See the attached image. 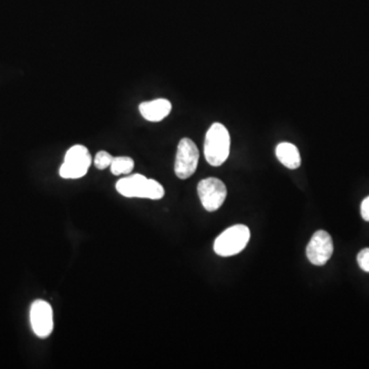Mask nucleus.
Here are the masks:
<instances>
[{"instance_id": "nucleus-13", "label": "nucleus", "mask_w": 369, "mask_h": 369, "mask_svg": "<svg viewBox=\"0 0 369 369\" xmlns=\"http://www.w3.org/2000/svg\"><path fill=\"white\" fill-rule=\"evenodd\" d=\"M357 262L364 272L369 273V248H364L358 254Z\"/></svg>"}, {"instance_id": "nucleus-7", "label": "nucleus", "mask_w": 369, "mask_h": 369, "mask_svg": "<svg viewBox=\"0 0 369 369\" xmlns=\"http://www.w3.org/2000/svg\"><path fill=\"white\" fill-rule=\"evenodd\" d=\"M31 328L40 339H46L54 330V312L46 301L36 300L30 309Z\"/></svg>"}, {"instance_id": "nucleus-2", "label": "nucleus", "mask_w": 369, "mask_h": 369, "mask_svg": "<svg viewBox=\"0 0 369 369\" xmlns=\"http://www.w3.org/2000/svg\"><path fill=\"white\" fill-rule=\"evenodd\" d=\"M231 138L228 129L222 123L211 124L205 140V156L211 167H220L230 154Z\"/></svg>"}, {"instance_id": "nucleus-8", "label": "nucleus", "mask_w": 369, "mask_h": 369, "mask_svg": "<svg viewBox=\"0 0 369 369\" xmlns=\"http://www.w3.org/2000/svg\"><path fill=\"white\" fill-rule=\"evenodd\" d=\"M334 243L325 231H317L307 246L308 260L315 266H323L332 258Z\"/></svg>"}, {"instance_id": "nucleus-9", "label": "nucleus", "mask_w": 369, "mask_h": 369, "mask_svg": "<svg viewBox=\"0 0 369 369\" xmlns=\"http://www.w3.org/2000/svg\"><path fill=\"white\" fill-rule=\"evenodd\" d=\"M171 102L167 99H157L140 104V113L148 122H159L171 113Z\"/></svg>"}, {"instance_id": "nucleus-11", "label": "nucleus", "mask_w": 369, "mask_h": 369, "mask_svg": "<svg viewBox=\"0 0 369 369\" xmlns=\"http://www.w3.org/2000/svg\"><path fill=\"white\" fill-rule=\"evenodd\" d=\"M135 162L131 157H114L110 169L114 176L129 175L133 171Z\"/></svg>"}, {"instance_id": "nucleus-3", "label": "nucleus", "mask_w": 369, "mask_h": 369, "mask_svg": "<svg viewBox=\"0 0 369 369\" xmlns=\"http://www.w3.org/2000/svg\"><path fill=\"white\" fill-rule=\"evenodd\" d=\"M250 231L245 225H235L222 233L216 239L214 249L218 256H232L240 254L247 246Z\"/></svg>"}, {"instance_id": "nucleus-12", "label": "nucleus", "mask_w": 369, "mask_h": 369, "mask_svg": "<svg viewBox=\"0 0 369 369\" xmlns=\"http://www.w3.org/2000/svg\"><path fill=\"white\" fill-rule=\"evenodd\" d=\"M113 158L114 157L111 154L108 153V152L100 151L95 155L93 162H95V167L97 169H106L107 167H110Z\"/></svg>"}, {"instance_id": "nucleus-6", "label": "nucleus", "mask_w": 369, "mask_h": 369, "mask_svg": "<svg viewBox=\"0 0 369 369\" xmlns=\"http://www.w3.org/2000/svg\"><path fill=\"white\" fill-rule=\"evenodd\" d=\"M197 192L201 205L207 211H218L226 200V186L216 178H207L199 182Z\"/></svg>"}, {"instance_id": "nucleus-1", "label": "nucleus", "mask_w": 369, "mask_h": 369, "mask_svg": "<svg viewBox=\"0 0 369 369\" xmlns=\"http://www.w3.org/2000/svg\"><path fill=\"white\" fill-rule=\"evenodd\" d=\"M116 190L126 198H145L159 200L164 196V188L155 180L145 176L131 175L122 178L116 183Z\"/></svg>"}, {"instance_id": "nucleus-4", "label": "nucleus", "mask_w": 369, "mask_h": 369, "mask_svg": "<svg viewBox=\"0 0 369 369\" xmlns=\"http://www.w3.org/2000/svg\"><path fill=\"white\" fill-rule=\"evenodd\" d=\"M92 164V156L88 148L75 145L68 150L60 167L61 178L76 180L84 177Z\"/></svg>"}, {"instance_id": "nucleus-5", "label": "nucleus", "mask_w": 369, "mask_h": 369, "mask_svg": "<svg viewBox=\"0 0 369 369\" xmlns=\"http://www.w3.org/2000/svg\"><path fill=\"white\" fill-rule=\"evenodd\" d=\"M199 151L192 140L184 138L178 145L175 173L179 179L192 177L198 167Z\"/></svg>"}, {"instance_id": "nucleus-14", "label": "nucleus", "mask_w": 369, "mask_h": 369, "mask_svg": "<svg viewBox=\"0 0 369 369\" xmlns=\"http://www.w3.org/2000/svg\"><path fill=\"white\" fill-rule=\"evenodd\" d=\"M361 216L362 218H363V220L369 222V196L368 198H366L363 201H362Z\"/></svg>"}, {"instance_id": "nucleus-10", "label": "nucleus", "mask_w": 369, "mask_h": 369, "mask_svg": "<svg viewBox=\"0 0 369 369\" xmlns=\"http://www.w3.org/2000/svg\"><path fill=\"white\" fill-rule=\"evenodd\" d=\"M276 157L284 167L290 169H299L301 167V162H302L298 147L294 144L287 143V142L278 144Z\"/></svg>"}]
</instances>
